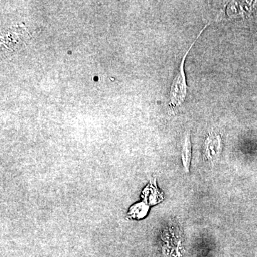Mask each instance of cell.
I'll list each match as a JSON object with an SVG mask.
<instances>
[{
	"instance_id": "obj_2",
	"label": "cell",
	"mask_w": 257,
	"mask_h": 257,
	"mask_svg": "<svg viewBox=\"0 0 257 257\" xmlns=\"http://www.w3.org/2000/svg\"><path fill=\"white\" fill-rule=\"evenodd\" d=\"M223 149L222 135L212 130L209 133L203 147L204 158L211 165H214L220 158Z\"/></svg>"
},
{
	"instance_id": "obj_4",
	"label": "cell",
	"mask_w": 257,
	"mask_h": 257,
	"mask_svg": "<svg viewBox=\"0 0 257 257\" xmlns=\"http://www.w3.org/2000/svg\"><path fill=\"white\" fill-rule=\"evenodd\" d=\"M182 160L184 170L189 173L192 160V143H191L190 132H186L184 134L183 145L182 150Z\"/></svg>"
},
{
	"instance_id": "obj_3",
	"label": "cell",
	"mask_w": 257,
	"mask_h": 257,
	"mask_svg": "<svg viewBox=\"0 0 257 257\" xmlns=\"http://www.w3.org/2000/svg\"><path fill=\"white\" fill-rule=\"evenodd\" d=\"M257 6V2H233L229 5L228 13L230 16L251 14Z\"/></svg>"
},
{
	"instance_id": "obj_1",
	"label": "cell",
	"mask_w": 257,
	"mask_h": 257,
	"mask_svg": "<svg viewBox=\"0 0 257 257\" xmlns=\"http://www.w3.org/2000/svg\"><path fill=\"white\" fill-rule=\"evenodd\" d=\"M210 24V23L207 24L202 28L199 35H197V38L194 40L191 46L189 47L188 50L184 54L183 57H182V60L181 61L180 64H179L178 72L176 74L175 79L172 81V85H171L170 87V103H169V106H170L172 111L180 107L184 102V101H185L186 97H187L188 86H187V77H186L185 71H184V63H185L186 58H187L189 52L192 50V47H194V44L196 43L199 37L201 36L203 32L207 28V27Z\"/></svg>"
}]
</instances>
